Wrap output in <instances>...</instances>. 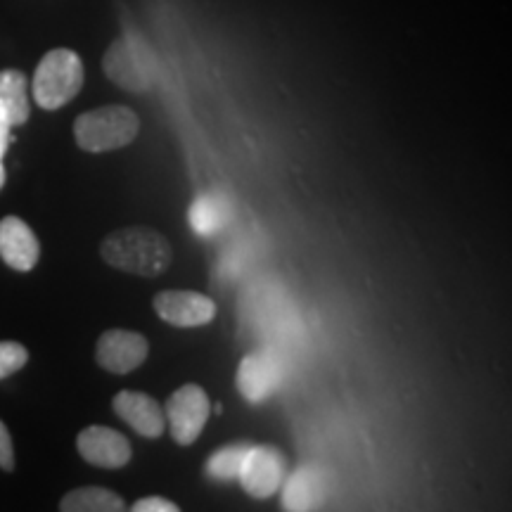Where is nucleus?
<instances>
[{
    "label": "nucleus",
    "instance_id": "4468645a",
    "mask_svg": "<svg viewBox=\"0 0 512 512\" xmlns=\"http://www.w3.org/2000/svg\"><path fill=\"white\" fill-rule=\"evenodd\" d=\"M230 216H233V207L221 195L197 197L188 211L190 226L200 238H214L216 233H221L228 226Z\"/></svg>",
    "mask_w": 512,
    "mask_h": 512
},
{
    "label": "nucleus",
    "instance_id": "412c9836",
    "mask_svg": "<svg viewBox=\"0 0 512 512\" xmlns=\"http://www.w3.org/2000/svg\"><path fill=\"white\" fill-rule=\"evenodd\" d=\"M10 128H12V124H10V117H8V112H5V107L0 105V138H8L10 143H12Z\"/></svg>",
    "mask_w": 512,
    "mask_h": 512
},
{
    "label": "nucleus",
    "instance_id": "aec40b11",
    "mask_svg": "<svg viewBox=\"0 0 512 512\" xmlns=\"http://www.w3.org/2000/svg\"><path fill=\"white\" fill-rule=\"evenodd\" d=\"M0 467L8 472L15 467V448H12V437L3 422H0Z\"/></svg>",
    "mask_w": 512,
    "mask_h": 512
},
{
    "label": "nucleus",
    "instance_id": "a211bd4d",
    "mask_svg": "<svg viewBox=\"0 0 512 512\" xmlns=\"http://www.w3.org/2000/svg\"><path fill=\"white\" fill-rule=\"evenodd\" d=\"M29 361L27 347H22L19 342H0V380L15 375L17 370H22Z\"/></svg>",
    "mask_w": 512,
    "mask_h": 512
},
{
    "label": "nucleus",
    "instance_id": "9b49d317",
    "mask_svg": "<svg viewBox=\"0 0 512 512\" xmlns=\"http://www.w3.org/2000/svg\"><path fill=\"white\" fill-rule=\"evenodd\" d=\"M41 245L27 223L17 216H5L0 221V259L19 273H27L38 264Z\"/></svg>",
    "mask_w": 512,
    "mask_h": 512
},
{
    "label": "nucleus",
    "instance_id": "6ab92c4d",
    "mask_svg": "<svg viewBox=\"0 0 512 512\" xmlns=\"http://www.w3.org/2000/svg\"><path fill=\"white\" fill-rule=\"evenodd\" d=\"M178 505L166 501L162 496H150V498H140V501L133 505V512H176Z\"/></svg>",
    "mask_w": 512,
    "mask_h": 512
},
{
    "label": "nucleus",
    "instance_id": "6e6552de",
    "mask_svg": "<svg viewBox=\"0 0 512 512\" xmlns=\"http://www.w3.org/2000/svg\"><path fill=\"white\" fill-rule=\"evenodd\" d=\"M157 316L176 328H200L216 316V304L207 294L190 290H166L155 297Z\"/></svg>",
    "mask_w": 512,
    "mask_h": 512
},
{
    "label": "nucleus",
    "instance_id": "f03ea898",
    "mask_svg": "<svg viewBox=\"0 0 512 512\" xmlns=\"http://www.w3.org/2000/svg\"><path fill=\"white\" fill-rule=\"evenodd\" d=\"M140 131V119L124 105H107L81 114L74 121V138L86 152H110L131 145Z\"/></svg>",
    "mask_w": 512,
    "mask_h": 512
},
{
    "label": "nucleus",
    "instance_id": "7ed1b4c3",
    "mask_svg": "<svg viewBox=\"0 0 512 512\" xmlns=\"http://www.w3.org/2000/svg\"><path fill=\"white\" fill-rule=\"evenodd\" d=\"M83 86V62L81 57L69 48H57L43 57L36 67L34 100L43 110H60L69 100L79 95Z\"/></svg>",
    "mask_w": 512,
    "mask_h": 512
},
{
    "label": "nucleus",
    "instance_id": "dca6fc26",
    "mask_svg": "<svg viewBox=\"0 0 512 512\" xmlns=\"http://www.w3.org/2000/svg\"><path fill=\"white\" fill-rule=\"evenodd\" d=\"M60 510L64 512H119L124 510L121 496L110 489H100V486H83V489L69 491L62 498Z\"/></svg>",
    "mask_w": 512,
    "mask_h": 512
},
{
    "label": "nucleus",
    "instance_id": "0eeeda50",
    "mask_svg": "<svg viewBox=\"0 0 512 512\" xmlns=\"http://www.w3.org/2000/svg\"><path fill=\"white\" fill-rule=\"evenodd\" d=\"M150 344L140 332L133 330H107L98 339V363L114 375H128L145 363Z\"/></svg>",
    "mask_w": 512,
    "mask_h": 512
},
{
    "label": "nucleus",
    "instance_id": "5701e85b",
    "mask_svg": "<svg viewBox=\"0 0 512 512\" xmlns=\"http://www.w3.org/2000/svg\"><path fill=\"white\" fill-rule=\"evenodd\" d=\"M3 183H5V166L0 162V188H3Z\"/></svg>",
    "mask_w": 512,
    "mask_h": 512
},
{
    "label": "nucleus",
    "instance_id": "f3484780",
    "mask_svg": "<svg viewBox=\"0 0 512 512\" xmlns=\"http://www.w3.org/2000/svg\"><path fill=\"white\" fill-rule=\"evenodd\" d=\"M247 451L249 444H228L221 451L211 453L207 460V477L216 479V482H238Z\"/></svg>",
    "mask_w": 512,
    "mask_h": 512
},
{
    "label": "nucleus",
    "instance_id": "f8f14e48",
    "mask_svg": "<svg viewBox=\"0 0 512 512\" xmlns=\"http://www.w3.org/2000/svg\"><path fill=\"white\" fill-rule=\"evenodd\" d=\"M114 413L119 415L126 425H131L138 434L147 439L162 437L166 418L162 406L143 392H121L112 401Z\"/></svg>",
    "mask_w": 512,
    "mask_h": 512
},
{
    "label": "nucleus",
    "instance_id": "4be33fe9",
    "mask_svg": "<svg viewBox=\"0 0 512 512\" xmlns=\"http://www.w3.org/2000/svg\"><path fill=\"white\" fill-rule=\"evenodd\" d=\"M8 147H10V140L8 138H0V162H3V157H5V152H8Z\"/></svg>",
    "mask_w": 512,
    "mask_h": 512
},
{
    "label": "nucleus",
    "instance_id": "f257e3e1",
    "mask_svg": "<svg viewBox=\"0 0 512 512\" xmlns=\"http://www.w3.org/2000/svg\"><path fill=\"white\" fill-rule=\"evenodd\" d=\"M102 259L119 271L157 278L171 264V245L162 233L152 228L133 226L114 230L100 247Z\"/></svg>",
    "mask_w": 512,
    "mask_h": 512
},
{
    "label": "nucleus",
    "instance_id": "1a4fd4ad",
    "mask_svg": "<svg viewBox=\"0 0 512 512\" xmlns=\"http://www.w3.org/2000/svg\"><path fill=\"white\" fill-rule=\"evenodd\" d=\"M76 448H79L81 458L86 463L105 467V470H119L131 460V444H128L124 434L112 430V427H86L76 439Z\"/></svg>",
    "mask_w": 512,
    "mask_h": 512
},
{
    "label": "nucleus",
    "instance_id": "9d476101",
    "mask_svg": "<svg viewBox=\"0 0 512 512\" xmlns=\"http://www.w3.org/2000/svg\"><path fill=\"white\" fill-rule=\"evenodd\" d=\"M285 370L271 351H256L242 358L238 368V389L249 403L266 401L273 392H278Z\"/></svg>",
    "mask_w": 512,
    "mask_h": 512
},
{
    "label": "nucleus",
    "instance_id": "423d86ee",
    "mask_svg": "<svg viewBox=\"0 0 512 512\" xmlns=\"http://www.w3.org/2000/svg\"><path fill=\"white\" fill-rule=\"evenodd\" d=\"M285 458L273 446H249L238 482L249 496L271 498L285 482Z\"/></svg>",
    "mask_w": 512,
    "mask_h": 512
},
{
    "label": "nucleus",
    "instance_id": "ddd939ff",
    "mask_svg": "<svg viewBox=\"0 0 512 512\" xmlns=\"http://www.w3.org/2000/svg\"><path fill=\"white\" fill-rule=\"evenodd\" d=\"M283 484V508L294 512L318 510L328 491L325 477L316 467H297Z\"/></svg>",
    "mask_w": 512,
    "mask_h": 512
},
{
    "label": "nucleus",
    "instance_id": "2eb2a0df",
    "mask_svg": "<svg viewBox=\"0 0 512 512\" xmlns=\"http://www.w3.org/2000/svg\"><path fill=\"white\" fill-rule=\"evenodd\" d=\"M0 105L8 112L12 126L27 124L31 105H29V81L27 76L17 69H5L0 72Z\"/></svg>",
    "mask_w": 512,
    "mask_h": 512
},
{
    "label": "nucleus",
    "instance_id": "39448f33",
    "mask_svg": "<svg viewBox=\"0 0 512 512\" xmlns=\"http://www.w3.org/2000/svg\"><path fill=\"white\" fill-rule=\"evenodd\" d=\"M209 413V396L197 384H185V387L176 389L164 406V418L169 420L171 437L181 446H190L200 439Z\"/></svg>",
    "mask_w": 512,
    "mask_h": 512
},
{
    "label": "nucleus",
    "instance_id": "20e7f679",
    "mask_svg": "<svg viewBox=\"0 0 512 512\" xmlns=\"http://www.w3.org/2000/svg\"><path fill=\"white\" fill-rule=\"evenodd\" d=\"M105 72L117 86L131 93H143L152 88L157 76V62L152 50L136 36H121L112 43L105 55Z\"/></svg>",
    "mask_w": 512,
    "mask_h": 512
}]
</instances>
